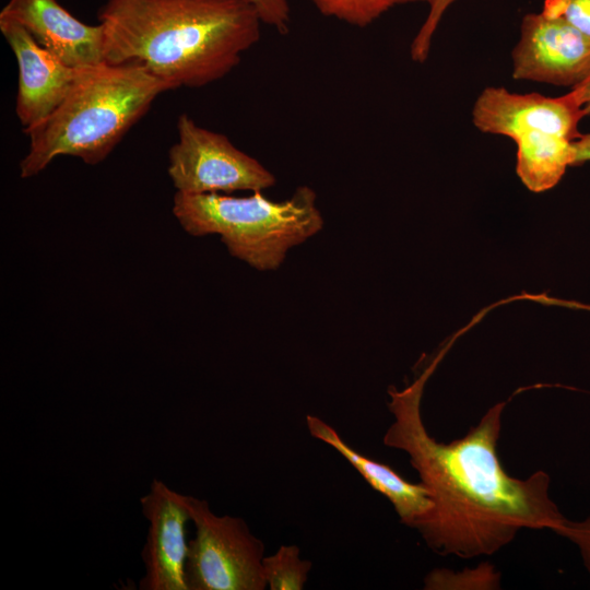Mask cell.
<instances>
[{
  "instance_id": "cell-1",
  "label": "cell",
  "mask_w": 590,
  "mask_h": 590,
  "mask_svg": "<svg viewBox=\"0 0 590 590\" xmlns=\"http://www.w3.org/2000/svg\"><path fill=\"white\" fill-rule=\"evenodd\" d=\"M445 351L409 386L388 389L393 422L382 441L406 453L433 500V508L413 529L433 552L461 558L493 555L523 529L556 533L567 518L551 497L550 474L539 470L526 479L514 477L499 460L505 402L495 403L464 436L450 442L429 435L422 397Z\"/></svg>"
},
{
  "instance_id": "cell-2",
  "label": "cell",
  "mask_w": 590,
  "mask_h": 590,
  "mask_svg": "<svg viewBox=\"0 0 590 590\" xmlns=\"http://www.w3.org/2000/svg\"><path fill=\"white\" fill-rule=\"evenodd\" d=\"M98 20L106 62L139 63L172 90L226 76L264 25L249 0H107Z\"/></svg>"
},
{
  "instance_id": "cell-3",
  "label": "cell",
  "mask_w": 590,
  "mask_h": 590,
  "mask_svg": "<svg viewBox=\"0 0 590 590\" xmlns=\"http://www.w3.org/2000/svg\"><path fill=\"white\" fill-rule=\"evenodd\" d=\"M170 90L135 62L105 61L83 68L60 105L24 132L30 144L20 162V176L34 177L62 155L88 165L103 162L155 98Z\"/></svg>"
},
{
  "instance_id": "cell-4",
  "label": "cell",
  "mask_w": 590,
  "mask_h": 590,
  "mask_svg": "<svg viewBox=\"0 0 590 590\" xmlns=\"http://www.w3.org/2000/svg\"><path fill=\"white\" fill-rule=\"evenodd\" d=\"M173 214L189 235H219L231 256L259 271L276 270L291 248L323 227L317 194L308 186L283 201L262 191L247 197L176 191Z\"/></svg>"
},
{
  "instance_id": "cell-5",
  "label": "cell",
  "mask_w": 590,
  "mask_h": 590,
  "mask_svg": "<svg viewBox=\"0 0 590 590\" xmlns=\"http://www.w3.org/2000/svg\"><path fill=\"white\" fill-rule=\"evenodd\" d=\"M194 538L188 541V590H263L264 545L240 517L217 516L205 499L186 495Z\"/></svg>"
},
{
  "instance_id": "cell-6",
  "label": "cell",
  "mask_w": 590,
  "mask_h": 590,
  "mask_svg": "<svg viewBox=\"0 0 590 590\" xmlns=\"http://www.w3.org/2000/svg\"><path fill=\"white\" fill-rule=\"evenodd\" d=\"M176 127L178 139L169 149L167 172L177 192H253L276 184L268 168L225 134L197 125L187 114L178 117Z\"/></svg>"
},
{
  "instance_id": "cell-7",
  "label": "cell",
  "mask_w": 590,
  "mask_h": 590,
  "mask_svg": "<svg viewBox=\"0 0 590 590\" xmlns=\"http://www.w3.org/2000/svg\"><path fill=\"white\" fill-rule=\"evenodd\" d=\"M585 116L571 91L548 97L497 86L484 88L472 109L473 125L481 132L512 139L518 156L541 155L563 140L575 141L582 134L578 126Z\"/></svg>"
},
{
  "instance_id": "cell-8",
  "label": "cell",
  "mask_w": 590,
  "mask_h": 590,
  "mask_svg": "<svg viewBox=\"0 0 590 590\" xmlns=\"http://www.w3.org/2000/svg\"><path fill=\"white\" fill-rule=\"evenodd\" d=\"M511 58L516 80L574 88L590 76V39L542 12L523 16Z\"/></svg>"
},
{
  "instance_id": "cell-9",
  "label": "cell",
  "mask_w": 590,
  "mask_h": 590,
  "mask_svg": "<svg viewBox=\"0 0 590 590\" xmlns=\"http://www.w3.org/2000/svg\"><path fill=\"white\" fill-rule=\"evenodd\" d=\"M140 504L150 526L141 553L145 574L139 589L188 590L185 580L186 523L191 519L186 495L154 479Z\"/></svg>"
},
{
  "instance_id": "cell-10",
  "label": "cell",
  "mask_w": 590,
  "mask_h": 590,
  "mask_svg": "<svg viewBox=\"0 0 590 590\" xmlns=\"http://www.w3.org/2000/svg\"><path fill=\"white\" fill-rule=\"evenodd\" d=\"M0 31L17 62L15 113L26 132L43 122L60 105L82 69L66 64L13 22L0 20Z\"/></svg>"
},
{
  "instance_id": "cell-11",
  "label": "cell",
  "mask_w": 590,
  "mask_h": 590,
  "mask_svg": "<svg viewBox=\"0 0 590 590\" xmlns=\"http://www.w3.org/2000/svg\"><path fill=\"white\" fill-rule=\"evenodd\" d=\"M0 20L13 22L66 64L76 69L105 62V30L88 25L57 0H9Z\"/></svg>"
},
{
  "instance_id": "cell-12",
  "label": "cell",
  "mask_w": 590,
  "mask_h": 590,
  "mask_svg": "<svg viewBox=\"0 0 590 590\" xmlns=\"http://www.w3.org/2000/svg\"><path fill=\"white\" fill-rule=\"evenodd\" d=\"M306 424L314 438L337 450L371 488L391 503L402 524L414 528L415 523L433 508L430 493L421 482L411 483L389 465L359 453L323 420L307 415Z\"/></svg>"
},
{
  "instance_id": "cell-13",
  "label": "cell",
  "mask_w": 590,
  "mask_h": 590,
  "mask_svg": "<svg viewBox=\"0 0 590 590\" xmlns=\"http://www.w3.org/2000/svg\"><path fill=\"white\" fill-rule=\"evenodd\" d=\"M327 16L356 27H366L398 5L432 0H306Z\"/></svg>"
},
{
  "instance_id": "cell-14",
  "label": "cell",
  "mask_w": 590,
  "mask_h": 590,
  "mask_svg": "<svg viewBox=\"0 0 590 590\" xmlns=\"http://www.w3.org/2000/svg\"><path fill=\"white\" fill-rule=\"evenodd\" d=\"M263 573L270 590H302L308 579L311 562L300 557L297 545H281L263 558Z\"/></svg>"
},
{
  "instance_id": "cell-15",
  "label": "cell",
  "mask_w": 590,
  "mask_h": 590,
  "mask_svg": "<svg viewBox=\"0 0 590 590\" xmlns=\"http://www.w3.org/2000/svg\"><path fill=\"white\" fill-rule=\"evenodd\" d=\"M499 586L500 574L489 563L461 571L436 568L424 578V589L427 590H493Z\"/></svg>"
},
{
  "instance_id": "cell-16",
  "label": "cell",
  "mask_w": 590,
  "mask_h": 590,
  "mask_svg": "<svg viewBox=\"0 0 590 590\" xmlns=\"http://www.w3.org/2000/svg\"><path fill=\"white\" fill-rule=\"evenodd\" d=\"M542 13L562 20L590 39V0H544Z\"/></svg>"
},
{
  "instance_id": "cell-17",
  "label": "cell",
  "mask_w": 590,
  "mask_h": 590,
  "mask_svg": "<svg viewBox=\"0 0 590 590\" xmlns=\"http://www.w3.org/2000/svg\"><path fill=\"white\" fill-rule=\"evenodd\" d=\"M456 0H432L429 14L412 42L410 48L411 59L415 62H424L429 52L430 42L438 23L448 9Z\"/></svg>"
},
{
  "instance_id": "cell-18",
  "label": "cell",
  "mask_w": 590,
  "mask_h": 590,
  "mask_svg": "<svg viewBox=\"0 0 590 590\" xmlns=\"http://www.w3.org/2000/svg\"><path fill=\"white\" fill-rule=\"evenodd\" d=\"M257 9L264 25L285 35L291 26V7L288 0H249Z\"/></svg>"
},
{
  "instance_id": "cell-19",
  "label": "cell",
  "mask_w": 590,
  "mask_h": 590,
  "mask_svg": "<svg viewBox=\"0 0 590 590\" xmlns=\"http://www.w3.org/2000/svg\"><path fill=\"white\" fill-rule=\"evenodd\" d=\"M556 534L576 545L583 566L590 574V515L582 520L567 519Z\"/></svg>"
},
{
  "instance_id": "cell-20",
  "label": "cell",
  "mask_w": 590,
  "mask_h": 590,
  "mask_svg": "<svg viewBox=\"0 0 590 590\" xmlns=\"http://www.w3.org/2000/svg\"><path fill=\"white\" fill-rule=\"evenodd\" d=\"M574 161L573 166L590 162V133L581 134L573 142Z\"/></svg>"
},
{
  "instance_id": "cell-21",
  "label": "cell",
  "mask_w": 590,
  "mask_h": 590,
  "mask_svg": "<svg viewBox=\"0 0 590 590\" xmlns=\"http://www.w3.org/2000/svg\"><path fill=\"white\" fill-rule=\"evenodd\" d=\"M571 92L576 96L586 115H590V76L578 86L571 88Z\"/></svg>"
}]
</instances>
